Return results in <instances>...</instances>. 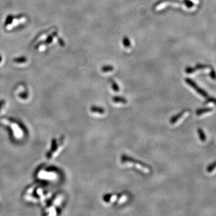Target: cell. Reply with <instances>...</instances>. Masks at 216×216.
Masks as SVG:
<instances>
[{
    "label": "cell",
    "mask_w": 216,
    "mask_h": 216,
    "mask_svg": "<svg viewBox=\"0 0 216 216\" xmlns=\"http://www.w3.org/2000/svg\"><path fill=\"white\" fill-rule=\"evenodd\" d=\"M117 198V195L109 194V195H106L104 196V197H103V200H104L106 202L109 203V202H114Z\"/></svg>",
    "instance_id": "cell-4"
},
{
    "label": "cell",
    "mask_w": 216,
    "mask_h": 216,
    "mask_svg": "<svg viewBox=\"0 0 216 216\" xmlns=\"http://www.w3.org/2000/svg\"><path fill=\"white\" fill-rule=\"evenodd\" d=\"M187 113V111L186 110V111H184L181 112H180V114H177V115L173 117L172 118H171V120H170V122L172 124H174L175 123H177L181 118H183L184 117V115Z\"/></svg>",
    "instance_id": "cell-3"
},
{
    "label": "cell",
    "mask_w": 216,
    "mask_h": 216,
    "mask_svg": "<svg viewBox=\"0 0 216 216\" xmlns=\"http://www.w3.org/2000/svg\"><path fill=\"white\" fill-rule=\"evenodd\" d=\"M112 88L113 89L116 91L118 92L119 91V87L117 85V84L114 82V81H112Z\"/></svg>",
    "instance_id": "cell-10"
},
{
    "label": "cell",
    "mask_w": 216,
    "mask_h": 216,
    "mask_svg": "<svg viewBox=\"0 0 216 216\" xmlns=\"http://www.w3.org/2000/svg\"><path fill=\"white\" fill-rule=\"evenodd\" d=\"M121 161L123 163H126V164H130L132 165L135 166L136 167H138V169H141V171L146 172H149L151 171V167L149 166H148V165L144 164V163L135 160L132 157H130L129 156H127L126 155H123L121 157Z\"/></svg>",
    "instance_id": "cell-1"
},
{
    "label": "cell",
    "mask_w": 216,
    "mask_h": 216,
    "mask_svg": "<svg viewBox=\"0 0 216 216\" xmlns=\"http://www.w3.org/2000/svg\"><path fill=\"white\" fill-rule=\"evenodd\" d=\"M102 70L105 72H108V71H112V70H113V68H112V67H110V66H109V67H104L103 68Z\"/></svg>",
    "instance_id": "cell-11"
},
{
    "label": "cell",
    "mask_w": 216,
    "mask_h": 216,
    "mask_svg": "<svg viewBox=\"0 0 216 216\" xmlns=\"http://www.w3.org/2000/svg\"><path fill=\"white\" fill-rule=\"evenodd\" d=\"M198 133L200 140L202 142H205L206 141V135H205L204 132L203 131V130L200 129V128L198 129Z\"/></svg>",
    "instance_id": "cell-7"
},
{
    "label": "cell",
    "mask_w": 216,
    "mask_h": 216,
    "mask_svg": "<svg viewBox=\"0 0 216 216\" xmlns=\"http://www.w3.org/2000/svg\"><path fill=\"white\" fill-rule=\"evenodd\" d=\"M209 102H211L214 103L216 105V99L215 98H213V97H210L207 100V102H206V103H209Z\"/></svg>",
    "instance_id": "cell-12"
},
{
    "label": "cell",
    "mask_w": 216,
    "mask_h": 216,
    "mask_svg": "<svg viewBox=\"0 0 216 216\" xmlns=\"http://www.w3.org/2000/svg\"><path fill=\"white\" fill-rule=\"evenodd\" d=\"M216 168V161H214L213 163H211L210 165H208V166L207 168V171L208 173H210L211 172H213Z\"/></svg>",
    "instance_id": "cell-9"
},
{
    "label": "cell",
    "mask_w": 216,
    "mask_h": 216,
    "mask_svg": "<svg viewBox=\"0 0 216 216\" xmlns=\"http://www.w3.org/2000/svg\"><path fill=\"white\" fill-rule=\"evenodd\" d=\"M113 101L115 103H123L125 104L127 103V100L123 98V97H113Z\"/></svg>",
    "instance_id": "cell-8"
},
{
    "label": "cell",
    "mask_w": 216,
    "mask_h": 216,
    "mask_svg": "<svg viewBox=\"0 0 216 216\" xmlns=\"http://www.w3.org/2000/svg\"><path fill=\"white\" fill-rule=\"evenodd\" d=\"M211 77H212L213 79H216V73H215V72H214V71L212 72L211 74Z\"/></svg>",
    "instance_id": "cell-13"
},
{
    "label": "cell",
    "mask_w": 216,
    "mask_h": 216,
    "mask_svg": "<svg viewBox=\"0 0 216 216\" xmlns=\"http://www.w3.org/2000/svg\"><path fill=\"white\" fill-rule=\"evenodd\" d=\"M213 111V109L212 108H201V109H199L198 110L196 111V114L197 115L199 116V115H201L205 113H207V112H211Z\"/></svg>",
    "instance_id": "cell-6"
},
{
    "label": "cell",
    "mask_w": 216,
    "mask_h": 216,
    "mask_svg": "<svg viewBox=\"0 0 216 216\" xmlns=\"http://www.w3.org/2000/svg\"><path fill=\"white\" fill-rule=\"evenodd\" d=\"M91 111L92 113L99 114H101V115L105 114V110L103 108H99V107H96V106H92L91 108Z\"/></svg>",
    "instance_id": "cell-5"
},
{
    "label": "cell",
    "mask_w": 216,
    "mask_h": 216,
    "mask_svg": "<svg viewBox=\"0 0 216 216\" xmlns=\"http://www.w3.org/2000/svg\"><path fill=\"white\" fill-rule=\"evenodd\" d=\"M186 81L189 85H190L192 88H193L196 91V92H198L200 95H201L202 96H203L204 97H208V94L204 89L198 87V86L196 85V83L194 81H193L189 79H186Z\"/></svg>",
    "instance_id": "cell-2"
}]
</instances>
